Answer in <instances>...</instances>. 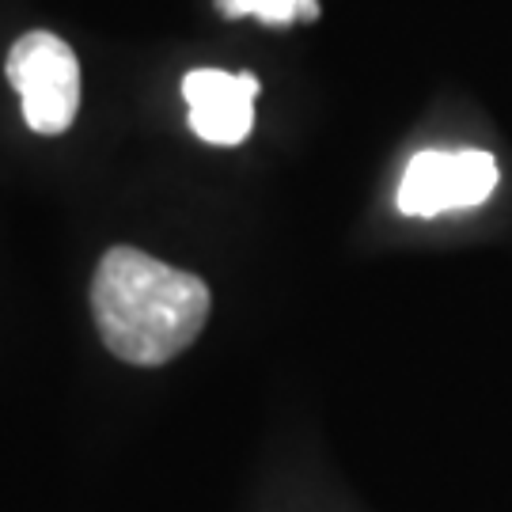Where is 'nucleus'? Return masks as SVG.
<instances>
[{"label":"nucleus","mask_w":512,"mask_h":512,"mask_svg":"<svg viewBox=\"0 0 512 512\" xmlns=\"http://www.w3.org/2000/svg\"><path fill=\"white\" fill-rule=\"evenodd\" d=\"M95 323L126 365H167L209 323L213 296L202 277L175 270L137 247H110L92 281Z\"/></svg>","instance_id":"f257e3e1"},{"label":"nucleus","mask_w":512,"mask_h":512,"mask_svg":"<svg viewBox=\"0 0 512 512\" xmlns=\"http://www.w3.org/2000/svg\"><path fill=\"white\" fill-rule=\"evenodd\" d=\"M8 84L19 92L23 118L35 133H65L80 110V61L65 38L31 31L8 54Z\"/></svg>","instance_id":"f03ea898"},{"label":"nucleus","mask_w":512,"mask_h":512,"mask_svg":"<svg viewBox=\"0 0 512 512\" xmlns=\"http://www.w3.org/2000/svg\"><path fill=\"white\" fill-rule=\"evenodd\" d=\"M497 186V164L490 152H418L399 183V209L406 217H440L452 209H475Z\"/></svg>","instance_id":"7ed1b4c3"},{"label":"nucleus","mask_w":512,"mask_h":512,"mask_svg":"<svg viewBox=\"0 0 512 512\" xmlns=\"http://www.w3.org/2000/svg\"><path fill=\"white\" fill-rule=\"evenodd\" d=\"M190 129L209 145H243L255 126L258 80L251 73H224V69H194L183 80Z\"/></svg>","instance_id":"20e7f679"},{"label":"nucleus","mask_w":512,"mask_h":512,"mask_svg":"<svg viewBox=\"0 0 512 512\" xmlns=\"http://www.w3.org/2000/svg\"><path fill=\"white\" fill-rule=\"evenodd\" d=\"M220 16L228 19H243V16H258L262 23H274V27H285V23H296V19H319V0H217Z\"/></svg>","instance_id":"39448f33"}]
</instances>
